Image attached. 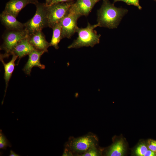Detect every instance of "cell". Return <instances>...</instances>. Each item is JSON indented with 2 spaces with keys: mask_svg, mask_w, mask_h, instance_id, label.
<instances>
[{
  "mask_svg": "<svg viewBox=\"0 0 156 156\" xmlns=\"http://www.w3.org/2000/svg\"><path fill=\"white\" fill-rule=\"evenodd\" d=\"M128 10L117 8L108 0H103L101 8L97 11V23L100 27L109 29L117 28Z\"/></svg>",
  "mask_w": 156,
  "mask_h": 156,
  "instance_id": "1",
  "label": "cell"
},
{
  "mask_svg": "<svg viewBox=\"0 0 156 156\" xmlns=\"http://www.w3.org/2000/svg\"><path fill=\"white\" fill-rule=\"evenodd\" d=\"M98 27L99 26L98 23L91 25L88 22L87 26L85 28H80L78 27L76 31L78 37L68 48L76 49L84 47H93L99 44L101 35L98 34L94 29Z\"/></svg>",
  "mask_w": 156,
  "mask_h": 156,
  "instance_id": "2",
  "label": "cell"
},
{
  "mask_svg": "<svg viewBox=\"0 0 156 156\" xmlns=\"http://www.w3.org/2000/svg\"><path fill=\"white\" fill-rule=\"evenodd\" d=\"M36 11L34 16L24 23V29L28 36H31L48 27L45 3L38 2L35 4Z\"/></svg>",
  "mask_w": 156,
  "mask_h": 156,
  "instance_id": "3",
  "label": "cell"
},
{
  "mask_svg": "<svg viewBox=\"0 0 156 156\" xmlns=\"http://www.w3.org/2000/svg\"><path fill=\"white\" fill-rule=\"evenodd\" d=\"M3 36V42L0 47V49L4 50L5 53L1 54L0 57L4 59L12 55L13 50L17 45L28 36L24 29L20 30H7Z\"/></svg>",
  "mask_w": 156,
  "mask_h": 156,
  "instance_id": "4",
  "label": "cell"
},
{
  "mask_svg": "<svg viewBox=\"0 0 156 156\" xmlns=\"http://www.w3.org/2000/svg\"><path fill=\"white\" fill-rule=\"evenodd\" d=\"M73 3L72 2L46 5L48 27L52 28L62 21L68 12Z\"/></svg>",
  "mask_w": 156,
  "mask_h": 156,
  "instance_id": "5",
  "label": "cell"
},
{
  "mask_svg": "<svg viewBox=\"0 0 156 156\" xmlns=\"http://www.w3.org/2000/svg\"><path fill=\"white\" fill-rule=\"evenodd\" d=\"M81 16L73 5L70 8L68 12L61 21L62 27V39L70 38L76 33L78 27L77 21Z\"/></svg>",
  "mask_w": 156,
  "mask_h": 156,
  "instance_id": "6",
  "label": "cell"
},
{
  "mask_svg": "<svg viewBox=\"0 0 156 156\" xmlns=\"http://www.w3.org/2000/svg\"><path fill=\"white\" fill-rule=\"evenodd\" d=\"M44 53L35 49L28 55V60L23 69L25 73L29 75L34 67H38L41 69L45 68V66L41 64L40 61L41 56Z\"/></svg>",
  "mask_w": 156,
  "mask_h": 156,
  "instance_id": "7",
  "label": "cell"
},
{
  "mask_svg": "<svg viewBox=\"0 0 156 156\" xmlns=\"http://www.w3.org/2000/svg\"><path fill=\"white\" fill-rule=\"evenodd\" d=\"M38 2L34 0H10L6 3L3 12L16 17L19 12L27 5L35 4Z\"/></svg>",
  "mask_w": 156,
  "mask_h": 156,
  "instance_id": "8",
  "label": "cell"
},
{
  "mask_svg": "<svg viewBox=\"0 0 156 156\" xmlns=\"http://www.w3.org/2000/svg\"><path fill=\"white\" fill-rule=\"evenodd\" d=\"M95 142L91 136H86L75 140L72 144V148L79 152H86L95 147Z\"/></svg>",
  "mask_w": 156,
  "mask_h": 156,
  "instance_id": "9",
  "label": "cell"
},
{
  "mask_svg": "<svg viewBox=\"0 0 156 156\" xmlns=\"http://www.w3.org/2000/svg\"><path fill=\"white\" fill-rule=\"evenodd\" d=\"M0 16L1 23L7 30H20L24 29V23L19 21L13 16L3 12Z\"/></svg>",
  "mask_w": 156,
  "mask_h": 156,
  "instance_id": "10",
  "label": "cell"
},
{
  "mask_svg": "<svg viewBox=\"0 0 156 156\" xmlns=\"http://www.w3.org/2000/svg\"><path fill=\"white\" fill-rule=\"evenodd\" d=\"M29 39L30 43L36 49L45 53L48 52L49 43L47 41L45 36L42 31L29 36Z\"/></svg>",
  "mask_w": 156,
  "mask_h": 156,
  "instance_id": "11",
  "label": "cell"
},
{
  "mask_svg": "<svg viewBox=\"0 0 156 156\" xmlns=\"http://www.w3.org/2000/svg\"><path fill=\"white\" fill-rule=\"evenodd\" d=\"M35 49V48L29 42L28 36L22 40L17 45L13 50L12 55L14 54L18 56V64L22 58L28 55Z\"/></svg>",
  "mask_w": 156,
  "mask_h": 156,
  "instance_id": "12",
  "label": "cell"
},
{
  "mask_svg": "<svg viewBox=\"0 0 156 156\" xmlns=\"http://www.w3.org/2000/svg\"><path fill=\"white\" fill-rule=\"evenodd\" d=\"M97 2L96 0H77L73 5L81 16H87Z\"/></svg>",
  "mask_w": 156,
  "mask_h": 156,
  "instance_id": "13",
  "label": "cell"
},
{
  "mask_svg": "<svg viewBox=\"0 0 156 156\" xmlns=\"http://www.w3.org/2000/svg\"><path fill=\"white\" fill-rule=\"evenodd\" d=\"M12 57L11 60L8 62L5 63L3 60V58L0 57V60L3 64L4 67V78L5 81V93L6 92L7 87L8 86L9 81L12 76V73L14 70L15 66V62L18 56L14 55L12 54Z\"/></svg>",
  "mask_w": 156,
  "mask_h": 156,
  "instance_id": "14",
  "label": "cell"
},
{
  "mask_svg": "<svg viewBox=\"0 0 156 156\" xmlns=\"http://www.w3.org/2000/svg\"><path fill=\"white\" fill-rule=\"evenodd\" d=\"M52 28L53 32L52 37L49 43L50 46H53L57 49L59 48L58 44L62 39L61 22L55 25Z\"/></svg>",
  "mask_w": 156,
  "mask_h": 156,
  "instance_id": "15",
  "label": "cell"
},
{
  "mask_svg": "<svg viewBox=\"0 0 156 156\" xmlns=\"http://www.w3.org/2000/svg\"><path fill=\"white\" fill-rule=\"evenodd\" d=\"M124 150L123 142L122 140H120L111 147L107 155L109 156H121L123 155Z\"/></svg>",
  "mask_w": 156,
  "mask_h": 156,
  "instance_id": "16",
  "label": "cell"
},
{
  "mask_svg": "<svg viewBox=\"0 0 156 156\" xmlns=\"http://www.w3.org/2000/svg\"><path fill=\"white\" fill-rule=\"evenodd\" d=\"M11 147V145L2 132L0 131V148L6 149L7 147Z\"/></svg>",
  "mask_w": 156,
  "mask_h": 156,
  "instance_id": "17",
  "label": "cell"
},
{
  "mask_svg": "<svg viewBox=\"0 0 156 156\" xmlns=\"http://www.w3.org/2000/svg\"><path fill=\"white\" fill-rule=\"evenodd\" d=\"M148 148L144 144H142L137 147L135 153L137 156H144Z\"/></svg>",
  "mask_w": 156,
  "mask_h": 156,
  "instance_id": "18",
  "label": "cell"
},
{
  "mask_svg": "<svg viewBox=\"0 0 156 156\" xmlns=\"http://www.w3.org/2000/svg\"><path fill=\"white\" fill-rule=\"evenodd\" d=\"M139 0H114V2L117 1H122L125 2L128 5H132L137 7L140 10L142 9L139 3Z\"/></svg>",
  "mask_w": 156,
  "mask_h": 156,
  "instance_id": "19",
  "label": "cell"
},
{
  "mask_svg": "<svg viewBox=\"0 0 156 156\" xmlns=\"http://www.w3.org/2000/svg\"><path fill=\"white\" fill-rule=\"evenodd\" d=\"M98 155V152L95 147L91 148L82 155L83 156H96Z\"/></svg>",
  "mask_w": 156,
  "mask_h": 156,
  "instance_id": "20",
  "label": "cell"
},
{
  "mask_svg": "<svg viewBox=\"0 0 156 156\" xmlns=\"http://www.w3.org/2000/svg\"><path fill=\"white\" fill-rule=\"evenodd\" d=\"M148 147L150 150L154 152H156V141L151 139L149 140Z\"/></svg>",
  "mask_w": 156,
  "mask_h": 156,
  "instance_id": "21",
  "label": "cell"
},
{
  "mask_svg": "<svg viewBox=\"0 0 156 156\" xmlns=\"http://www.w3.org/2000/svg\"><path fill=\"white\" fill-rule=\"evenodd\" d=\"M73 0H52L50 5L61 3H64L71 2Z\"/></svg>",
  "mask_w": 156,
  "mask_h": 156,
  "instance_id": "22",
  "label": "cell"
},
{
  "mask_svg": "<svg viewBox=\"0 0 156 156\" xmlns=\"http://www.w3.org/2000/svg\"><path fill=\"white\" fill-rule=\"evenodd\" d=\"M155 152L150 150H147L144 156H156Z\"/></svg>",
  "mask_w": 156,
  "mask_h": 156,
  "instance_id": "23",
  "label": "cell"
},
{
  "mask_svg": "<svg viewBox=\"0 0 156 156\" xmlns=\"http://www.w3.org/2000/svg\"><path fill=\"white\" fill-rule=\"evenodd\" d=\"M10 156H19V155L15 153L14 151L11 150L10 151V154L9 155Z\"/></svg>",
  "mask_w": 156,
  "mask_h": 156,
  "instance_id": "24",
  "label": "cell"
},
{
  "mask_svg": "<svg viewBox=\"0 0 156 156\" xmlns=\"http://www.w3.org/2000/svg\"><path fill=\"white\" fill-rule=\"evenodd\" d=\"M46 3H45L46 5H49L51 3L52 0H45Z\"/></svg>",
  "mask_w": 156,
  "mask_h": 156,
  "instance_id": "25",
  "label": "cell"
},
{
  "mask_svg": "<svg viewBox=\"0 0 156 156\" xmlns=\"http://www.w3.org/2000/svg\"><path fill=\"white\" fill-rule=\"evenodd\" d=\"M34 0V1H35L36 2H38L37 0Z\"/></svg>",
  "mask_w": 156,
  "mask_h": 156,
  "instance_id": "26",
  "label": "cell"
},
{
  "mask_svg": "<svg viewBox=\"0 0 156 156\" xmlns=\"http://www.w3.org/2000/svg\"><path fill=\"white\" fill-rule=\"evenodd\" d=\"M96 0L97 2L99 1H100V0Z\"/></svg>",
  "mask_w": 156,
  "mask_h": 156,
  "instance_id": "27",
  "label": "cell"
},
{
  "mask_svg": "<svg viewBox=\"0 0 156 156\" xmlns=\"http://www.w3.org/2000/svg\"><path fill=\"white\" fill-rule=\"evenodd\" d=\"M154 1H156V0H154Z\"/></svg>",
  "mask_w": 156,
  "mask_h": 156,
  "instance_id": "28",
  "label": "cell"
},
{
  "mask_svg": "<svg viewBox=\"0 0 156 156\" xmlns=\"http://www.w3.org/2000/svg\"></svg>",
  "mask_w": 156,
  "mask_h": 156,
  "instance_id": "29",
  "label": "cell"
}]
</instances>
